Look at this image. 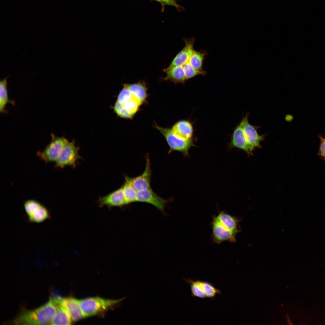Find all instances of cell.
<instances>
[{
	"instance_id": "cell-1",
	"label": "cell",
	"mask_w": 325,
	"mask_h": 325,
	"mask_svg": "<svg viewBox=\"0 0 325 325\" xmlns=\"http://www.w3.org/2000/svg\"><path fill=\"white\" fill-rule=\"evenodd\" d=\"M56 311V303L53 298L38 308L21 313L13 322L16 324H50Z\"/></svg>"
},
{
	"instance_id": "cell-2",
	"label": "cell",
	"mask_w": 325,
	"mask_h": 325,
	"mask_svg": "<svg viewBox=\"0 0 325 325\" xmlns=\"http://www.w3.org/2000/svg\"><path fill=\"white\" fill-rule=\"evenodd\" d=\"M124 299L112 300L93 297L79 300V302L83 314L85 317L100 314L116 305Z\"/></svg>"
},
{
	"instance_id": "cell-3",
	"label": "cell",
	"mask_w": 325,
	"mask_h": 325,
	"mask_svg": "<svg viewBox=\"0 0 325 325\" xmlns=\"http://www.w3.org/2000/svg\"><path fill=\"white\" fill-rule=\"evenodd\" d=\"M155 127L162 134L170 148L169 152L177 151L186 155L188 154L190 148L193 144L192 139H185L175 135L171 129L164 128L155 125Z\"/></svg>"
},
{
	"instance_id": "cell-4",
	"label": "cell",
	"mask_w": 325,
	"mask_h": 325,
	"mask_svg": "<svg viewBox=\"0 0 325 325\" xmlns=\"http://www.w3.org/2000/svg\"><path fill=\"white\" fill-rule=\"evenodd\" d=\"M24 209L29 222L41 223L51 218V214L43 205L34 200H28L24 204Z\"/></svg>"
},
{
	"instance_id": "cell-5",
	"label": "cell",
	"mask_w": 325,
	"mask_h": 325,
	"mask_svg": "<svg viewBox=\"0 0 325 325\" xmlns=\"http://www.w3.org/2000/svg\"><path fill=\"white\" fill-rule=\"evenodd\" d=\"M52 140L44 149L37 153L40 159L45 162H55L63 147L67 141L64 137L51 134Z\"/></svg>"
},
{
	"instance_id": "cell-6",
	"label": "cell",
	"mask_w": 325,
	"mask_h": 325,
	"mask_svg": "<svg viewBox=\"0 0 325 325\" xmlns=\"http://www.w3.org/2000/svg\"><path fill=\"white\" fill-rule=\"evenodd\" d=\"M80 158L78 150L74 142H69L65 143L55 161L56 166L63 168L69 166H74Z\"/></svg>"
},
{
	"instance_id": "cell-7",
	"label": "cell",
	"mask_w": 325,
	"mask_h": 325,
	"mask_svg": "<svg viewBox=\"0 0 325 325\" xmlns=\"http://www.w3.org/2000/svg\"><path fill=\"white\" fill-rule=\"evenodd\" d=\"M249 113H247L242 119L243 120V128L248 145L251 152L256 148H261V142L265 140V134L260 135L257 130L260 126H254L249 123L248 121Z\"/></svg>"
},
{
	"instance_id": "cell-8",
	"label": "cell",
	"mask_w": 325,
	"mask_h": 325,
	"mask_svg": "<svg viewBox=\"0 0 325 325\" xmlns=\"http://www.w3.org/2000/svg\"><path fill=\"white\" fill-rule=\"evenodd\" d=\"M210 225L212 230L211 237L212 242L218 245L225 241L236 242L237 234L224 229L216 219L214 215L212 216V221Z\"/></svg>"
},
{
	"instance_id": "cell-9",
	"label": "cell",
	"mask_w": 325,
	"mask_h": 325,
	"mask_svg": "<svg viewBox=\"0 0 325 325\" xmlns=\"http://www.w3.org/2000/svg\"><path fill=\"white\" fill-rule=\"evenodd\" d=\"M136 202L149 203L164 213L166 207L169 200L157 195L150 188L138 191Z\"/></svg>"
},
{
	"instance_id": "cell-10",
	"label": "cell",
	"mask_w": 325,
	"mask_h": 325,
	"mask_svg": "<svg viewBox=\"0 0 325 325\" xmlns=\"http://www.w3.org/2000/svg\"><path fill=\"white\" fill-rule=\"evenodd\" d=\"M98 203L100 207L106 206L110 208L128 204L122 186L105 196L100 197Z\"/></svg>"
},
{
	"instance_id": "cell-11",
	"label": "cell",
	"mask_w": 325,
	"mask_h": 325,
	"mask_svg": "<svg viewBox=\"0 0 325 325\" xmlns=\"http://www.w3.org/2000/svg\"><path fill=\"white\" fill-rule=\"evenodd\" d=\"M146 163L144 172L138 176L130 177L133 186L138 192L151 188L150 184L152 170L150 162L148 156H146Z\"/></svg>"
},
{
	"instance_id": "cell-12",
	"label": "cell",
	"mask_w": 325,
	"mask_h": 325,
	"mask_svg": "<svg viewBox=\"0 0 325 325\" xmlns=\"http://www.w3.org/2000/svg\"><path fill=\"white\" fill-rule=\"evenodd\" d=\"M243 120L236 126L232 134L231 145L232 147L241 149L245 152L249 156L253 155L249 148L248 144L244 132Z\"/></svg>"
},
{
	"instance_id": "cell-13",
	"label": "cell",
	"mask_w": 325,
	"mask_h": 325,
	"mask_svg": "<svg viewBox=\"0 0 325 325\" xmlns=\"http://www.w3.org/2000/svg\"><path fill=\"white\" fill-rule=\"evenodd\" d=\"M60 302L65 308L72 320L77 321L84 317L80 307L79 300L73 297L62 298L59 297Z\"/></svg>"
},
{
	"instance_id": "cell-14",
	"label": "cell",
	"mask_w": 325,
	"mask_h": 325,
	"mask_svg": "<svg viewBox=\"0 0 325 325\" xmlns=\"http://www.w3.org/2000/svg\"><path fill=\"white\" fill-rule=\"evenodd\" d=\"M215 216L219 222L226 229L237 234L241 231L239 223L241 220L224 211H218Z\"/></svg>"
},
{
	"instance_id": "cell-15",
	"label": "cell",
	"mask_w": 325,
	"mask_h": 325,
	"mask_svg": "<svg viewBox=\"0 0 325 325\" xmlns=\"http://www.w3.org/2000/svg\"><path fill=\"white\" fill-rule=\"evenodd\" d=\"M195 40V38L193 37L183 39L184 47L176 54L169 67L182 66L188 60L194 50Z\"/></svg>"
},
{
	"instance_id": "cell-16",
	"label": "cell",
	"mask_w": 325,
	"mask_h": 325,
	"mask_svg": "<svg viewBox=\"0 0 325 325\" xmlns=\"http://www.w3.org/2000/svg\"><path fill=\"white\" fill-rule=\"evenodd\" d=\"M177 136L186 139H191L193 134V127L188 121L182 120L176 123L171 129Z\"/></svg>"
},
{
	"instance_id": "cell-17",
	"label": "cell",
	"mask_w": 325,
	"mask_h": 325,
	"mask_svg": "<svg viewBox=\"0 0 325 325\" xmlns=\"http://www.w3.org/2000/svg\"><path fill=\"white\" fill-rule=\"evenodd\" d=\"M54 298L56 303L57 311L50 324H70L72 320L66 309L60 303L59 296Z\"/></svg>"
},
{
	"instance_id": "cell-18",
	"label": "cell",
	"mask_w": 325,
	"mask_h": 325,
	"mask_svg": "<svg viewBox=\"0 0 325 325\" xmlns=\"http://www.w3.org/2000/svg\"><path fill=\"white\" fill-rule=\"evenodd\" d=\"M164 71L166 73V76L163 80H169L175 83H183L187 80L182 66L168 67Z\"/></svg>"
},
{
	"instance_id": "cell-19",
	"label": "cell",
	"mask_w": 325,
	"mask_h": 325,
	"mask_svg": "<svg viewBox=\"0 0 325 325\" xmlns=\"http://www.w3.org/2000/svg\"><path fill=\"white\" fill-rule=\"evenodd\" d=\"M127 85L132 95L142 104L146 101L148 94L147 88L144 82H140Z\"/></svg>"
},
{
	"instance_id": "cell-20",
	"label": "cell",
	"mask_w": 325,
	"mask_h": 325,
	"mask_svg": "<svg viewBox=\"0 0 325 325\" xmlns=\"http://www.w3.org/2000/svg\"><path fill=\"white\" fill-rule=\"evenodd\" d=\"M9 75L0 82V111L1 113H6L7 111L5 110L7 104L10 103L14 105V101L10 100L8 97L7 85V79L9 76Z\"/></svg>"
},
{
	"instance_id": "cell-21",
	"label": "cell",
	"mask_w": 325,
	"mask_h": 325,
	"mask_svg": "<svg viewBox=\"0 0 325 325\" xmlns=\"http://www.w3.org/2000/svg\"><path fill=\"white\" fill-rule=\"evenodd\" d=\"M207 52L205 51H197L194 49L190 56L189 61L192 66L194 69L202 70L203 61Z\"/></svg>"
},
{
	"instance_id": "cell-22",
	"label": "cell",
	"mask_w": 325,
	"mask_h": 325,
	"mask_svg": "<svg viewBox=\"0 0 325 325\" xmlns=\"http://www.w3.org/2000/svg\"><path fill=\"white\" fill-rule=\"evenodd\" d=\"M122 187L128 204L136 202L138 191L133 186L130 177H125L124 184Z\"/></svg>"
},
{
	"instance_id": "cell-23",
	"label": "cell",
	"mask_w": 325,
	"mask_h": 325,
	"mask_svg": "<svg viewBox=\"0 0 325 325\" xmlns=\"http://www.w3.org/2000/svg\"><path fill=\"white\" fill-rule=\"evenodd\" d=\"M185 281L190 285L193 296L202 299L206 298L202 288L201 280H194L189 279H186Z\"/></svg>"
},
{
	"instance_id": "cell-24",
	"label": "cell",
	"mask_w": 325,
	"mask_h": 325,
	"mask_svg": "<svg viewBox=\"0 0 325 325\" xmlns=\"http://www.w3.org/2000/svg\"><path fill=\"white\" fill-rule=\"evenodd\" d=\"M182 67L183 68L187 80L198 75L205 76L207 73L206 72L203 70H198L193 68L190 63L189 60Z\"/></svg>"
},
{
	"instance_id": "cell-25",
	"label": "cell",
	"mask_w": 325,
	"mask_h": 325,
	"mask_svg": "<svg viewBox=\"0 0 325 325\" xmlns=\"http://www.w3.org/2000/svg\"><path fill=\"white\" fill-rule=\"evenodd\" d=\"M141 104V102L133 95L130 100L122 104L127 112L133 116Z\"/></svg>"
},
{
	"instance_id": "cell-26",
	"label": "cell",
	"mask_w": 325,
	"mask_h": 325,
	"mask_svg": "<svg viewBox=\"0 0 325 325\" xmlns=\"http://www.w3.org/2000/svg\"><path fill=\"white\" fill-rule=\"evenodd\" d=\"M201 284L203 291L206 297L214 299L217 294H221V291L209 283L201 281Z\"/></svg>"
},
{
	"instance_id": "cell-27",
	"label": "cell",
	"mask_w": 325,
	"mask_h": 325,
	"mask_svg": "<svg viewBox=\"0 0 325 325\" xmlns=\"http://www.w3.org/2000/svg\"><path fill=\"white\" fill-rule=\"evenodd\" d=\"M123 87L118 95L117 101L123 104L130 100L133 95L128 89L126 84H123Z\"/></svg>"
},
{
	"instance_id": "cell-28",
	"label": "cell",
	"mask_w": 325,
	"mask_h": 325,
	"mask_svg": "<svg viewBox=\"0 0 325 325\" xmlns=\"http://www.w3.org/2000/svg\"><path fill=\"white\" fill-rule=\"evenodd\" d=\"M114 110L116 114L121 118L130 119L133 117L125 110L123 105L117 101L114 105Z\"/></svg>"
},
{
	"instance_id": "cell-29",
	"label": "cell",
	"mask_w": 325,
	"mask_h": 325,
	"mask_svg": "<svg viewBox=\"0 0 325 325\" xmlns=\"http://www.w3.org/2000/svg\"><path fill=\"white\" fill-rule=\"evenodd\" d=\"M159 2L161 5L162 12H163L165 7L166 6H171L175 7L179 12H181L184 10V7L179 5L177 3L178 0H153Z\"/></svg>"
},
{
	"instance_id": "cell-30",
	"label": "cell",
	"mask_w": 325,
	"mask_h": 325,
	"mask_svg": "<svg viewBox=\"0 0 325 325\" xmlns=\"http://www.w3.org/2000/svg\"><path fill=\"white\" fill-rule=\"evenodd\" d=\"M318 137L320 138V142L317 155L321 159L325 160V138H323L320 134L318 135Z\"/></svg>"
}]
</instances>
